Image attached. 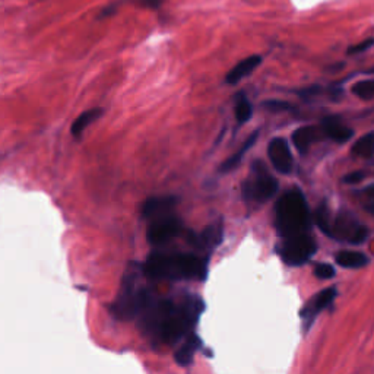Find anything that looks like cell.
<instances>
[{
  "label": "cell",
  "mask_w": 374,
  "mask_h": 374,
  "mask_svg": "<svg viewBox=\"0 0 374 374\" xmlns=\"http://www.w3.org/2000/svg\"><path fill=\"white\" fill-rule=\"evenodd\" d=\"M201 310V300L193 295H186L178 302L151 297L138 319L145 335L171 345L190 334Z\"/></svg>",
  "instance_id": "6da1fadb"
},
{
  "label": "cell",
  "mask_w": 374,
  "mask_h": 374,
  "mask_svg": "<svg viewBox=\"0 0 374 374\" xmlns=\"http://www.w3.org/2000/svg\"><path fill=\"white\" fill-rule=\"evenodd\" d=\"M145 276L149 279H199L203 281L208 274V259L194 253L162 251L149 254L142 265Z\"/></svg>",
  "instance_id": "7a4b0ae2"
},
{
  "label": "cell",
  "mask_w": 374,
  "mask_h": 374,
  "mask_svg": "<svg viewBox=\"0 0 374 374\" xmlns=\"http://www.w3.org/2000/svg\"><path fill=\"white\" fill-rule=\"evenodd\" d=\"M311 218L307 201L300 189H291L275 205V227L282 237L307 233Z\"/></svg>",
  "instance_id": "3957f363"
},
{
  "label": "cell",
  "mask_w": 374,
  "mask_h": 374,
  "mask_svg": "<svg viewBox=\"0 0 374 374\" xmlns=\"http://www.w3.org/2000/svg\"><path fill=\"white\" fill-rule=\"evenodd\" d=\"M141 275H143V266L132 262L127 266L120 293L111 307L116 319L129 320L138 318L148 302L151 300L153 295L141 283Z\"/></svg>",
  "instance_id": "277c9868"
},
{
  "label": "cell",
  "mask_w": 374,
  "mask_h": 374,
  "mask_svg": "<svg viewBox=\"0 0 374 374\" xmlns=\"http://www.w3.org/2000/svg\"><path fill=\"white\" fill-rule=\"evenodd\" d=\"M243 196L246 201H254L263 203L274 198L278 192V180L269 174L262 161H254L251 173L243 183Z\"/></svg>",
  "instance_id": "5b68a950"
},
{
  "label": "cell",
  "mask_w": 374,
  "mask_h": 374,
  "mask_svg": "<svg viewBox=\"0 0 374 374\" xmlns=\"http://www.w3.org/2000/svg\"><path fill=\"white\" fill-rule=\"evenodd\" d=\"M316 250V242L309 233L283 237L282 243L278 246L279 256L290 266H302L307 263Z\"/></svg>",
  "instance_id": "8992f818"
},
{
  "label": "cell",
  "mask_w": 374,
  "mask_h": 374,
  "mask_svg": "<svg viewBox=\"0 0 374 374\" xmlns=\"http://www.w3.org/2000/svg\"><path fill=\"white\" fill-rule=\"evenodd\" d=\"M367 228L360 224L352 214L343 211L332 218L331 233L329 237H334L339 242H347L350 244H361L367 238Z\"/></svg>",
  "instance_id": "52a82bcc"
},
{
  "label": "cell",
  "mask_w": 374,
  "mask_h": 374,
  "mask_svg": "<svg viewBox=\"0 0 374 374\" xmlns=\"http://www.w3.org/2000/svg\"><path fill=\"white\" fill-rule=\"evenodd\" d=\"M183 226L180 218H177L171 212L162 214L151 219V224L146 230V240L153 246H161L171 242L182 233Z\"/></svg>",
  "instance_id": "ba28073f"
},
{
  "label": "cell",
  "mask_w": 374,
  "mask_h": 374,
  "mask_svg": "<svg viewBox=\"0 0 374 374\" xmlns=\"http://www.w3.org/2000/svg\"><path fill=\"white\" fill-rule=\"evenodd\" d=\"M267 155L274 169L281 174H290L294 167V159L288 142L283 138H275L267 146Z\"/></svg>",
  "instance_id": "9c48e42d"
},
{
  "label": "cell",
  "mask_w": 374,
  "mask_h": 374,
  "mask_svg": "<svg viewBox=\"0 0 374 374\" xmlns=\"http://www.w3.org/2000/svg\"><path fill=\"white\" fill-rule=\"evenodd\" d=\"M325 137L332 139L338 143H345L354 137V130L343 123L339 117L329 116L325 117L322 122V129Z\"/></svg>",
  "instance_id": "30bf717a"
},
{
  "label": "cell",
  "mask_w": 374,
  "mask_h": 374,
  "mask_svg": "<svg viewBox=\"0 0 374 374\" xmlns=\"http://www.w3.org/2000/svg\"><path fill=\"white\" fill-rule=\"evenodd\" d=\"M222 222L218 221L215 224H211L208 226L202 233L199 234H192L190 235V242L196 247L206 250V251H212L222 240Z\"/></svg>",
  "instance_id": "8fae6325"
},
{
  "label": "cell",
  "mask_w": 374,
  "mask_h": 374,
  "mask_svg": "<svg viewBox=\"0 0 374 374\" xmlns=\"http://www.w3.org/2000/svg\"><path fill=\"white\" fill-rule=\"evenodd\" d=\"M335 297H336L335 287L320 291L318 295H314L311 300L307 303V306L302 310V318L304 320H313L322 310H325L326 307H329L334 303Z\"/></svg>",
  "instance_id": "7c38bea8"
},
{
  "label": "cell",
  "mask_w": 374,
  "mask_h": 374,
  "mask_svg": "<svg viewBox=\"0 0 374 374\" xmlns=\"http://www.w3.org/2000/svg\"><path fill=\"white\" fill-rule=\"evenodd\" d=\"M177 198L174 196H159V198H149L142 205V217L146 219H153L162 214L171 212V209L176 206Z\"/></svg>",
  "instance_id": "4fadbf2b"
},
{
  "label": "cell",
  "mask_w": 374,
  "mask_h": 374,
  "mask_svg": "<svg viewBox=\"0 0 374 374\" xmlns=\"http://www.w3.org/2000/svg\"><path fill=\"white\" fill-rule=\"evenodd\" d=\"M262 63V57L258 56V54H253V56H249L246 59H243L242 62H238L226 77V81L227 84L230 85H234L237 82H240L242 79H244L246 77H249V75L256 69L259 65Z\"/></svg>",
  "instance_id": "5bb4252c"
},
{
  "label": "cell",
  "mask_w": 374,
  "mask_h": 374,
  "mask_svg": "<svg viewBox=\"0 0 374 374\" xmlns=\"http://www.w3.org/2000/svg\"><path fill=\"white\" fill-rule=\"evenodd\" d=\"M319 129L314 126H304V127H298L293 133V143L297 148V151L300 154H306L310 146L319 139Z\"/></svg>",
  "instance_id": "9a60e30c"
},
{
  "label": "cell",
  "mask_w": 374,
  "mask_h": 374,
  "mask_svg": "<svg viewBox=\"0 0 374 374\" xmlns=\"http://www.w3.org/2000/svg\"><path fill=\"white\" fill-rule=\"evenodd\" d=\"M199 347H201V338L196 334L190 332L186 336V341H185L183 345L178 348V351L176 354V361L180 366H183V367L189 366L193 361L194 352L198 351Z\"/></svg>",
  "instance_id": "2e32d148"
},
{
  "label": "cell",
  "mask_w": 374,
  "mask_h": 374,
  "mask_svg": "<svg viewBox=\"0 0 374 374\" xmlns=\"http://www.w3.org/2000/svg\"><path fill=\"white\" fill-rule=\"evenodd\" d=\"M335 260L342 267L360 269L368 263V258L361 251L355 250H341L335 254Z\"/></svg>",
  "instance_id": "e0dca14e"
},
{
  "label": "cell",
  "mask_w": 374,
  "mask_h": 374,
  "mask_svg": "<svg viewBox=\"0 0 374 374\" xmlns=\"http://www.w3.org/2000/svg\"><path fill=\"white\" fill-rule=\"evenodd\" d=\"M258 137H259V132H253V133L250 134V137L246 139V142L242 145V148L238 149L237 153H234V155H231L227 161H224V162H222L221 171H222V173H228V171L234 170L235 167H238V164L242 162L243 155H244V154L249 151V149L254 145V142H256Z\"/></svg>",
  "instance_id": "ac0fdd59"
},
{
  "label": "cell",
  "mask_w": 374,
  "mask_h": 374,
  "mask_svg": "<svg viewBox=\"0 0 374 374\" xmlns=\"http://www.w3.org/2000/svg\"><path fill=\"white\" fill-rule=\"evenodd\" d=\"M101 116H102V109H91V110L82 113L72 125L70 132H72L73 137L79 138L81 134L85 132V129L91 123H94L95 120H98Z\"/></svg>",
  "instance_id": "d6986e66"
},
{
  "label": "cell",
  "mask_w": 374,
  "mask_h": 374,
  "mask_svg": "<svg viewBox=\"0 0 374 374\" xmlns=\"http://www.w3.org/2000/svg\"><path fill=\"white\" fill-rule=\"evenodd\" d=\"M351 153L355 157L360 158H370L374 155V132H368L366 133L364 137H361L358 139L354 145Z\"/></svg>",
  "instance_id": "ffe728a7"
},
{
  "label": "cell",
  "mask_w": 374,
  "mask_h": 374,
  "mask_svg": "<svg viewBox=\"0 0 374 374\" xmlns=\"http://www.w3.org/2000/svg\"><path fill=\"white\" fill-rule=\"evenodd\" d=\"M251 113H253L251 104L247 100V97L244 94H238L237 100H235V118H237V122L240 125L249 122L250 117H251Z\"/></svg>",
  "instance_id": "44dd1931"
},
{
  "label": "cell",
  "mask_w": 374,
  "mask_h": 374,
  "mask_svg": "<svg viewBox=\"0 0 374 374\" xmlns=\"http://www.w3.org/2000/svg\"><path fill=\"white\" fill-rule=\"evenodd\" d=\"M352 94L361 100H371L374 98V79L360 81L352 86Z\"/></svg>",
  "instance_id": "7402d4cb"
},
{
  "label": "cell",
  "mask_w": 374,
  "mask_h": 374,
  "mask_svg": "<svg viewBox=\"0 0 374 374\" xmlns=\"http://www.w3.org/2000/svg\"><path fill=\"white\" fill-rule=\"evenodd\" d=\"M316 224L319 226V228L326 234L329 235V233H331V224H332V218H331V214H329V208L326 206V203H322L318 211H316Z\"/></svg>",
  "instance_id": "603a6c76"
},
{
  "label": "cell",
  "mask_w": 374,
  "mask_h": 374,
  "mask_svg": "<svg viewBox=\"0 0 374 374\" xmlns=\"http://www.w3.org/2000/svg\"><path fill=\"white\" fill-rule=\"evenodd\" d=\"M314 275L319 279H331L335 276V269L329 263H318L314 266Z\"/></svg>",
  "instance_id": "cb8c5ba5"
},
{
  "label": "cell",
  "mask_w": 374,
  "mask_h": 374,
  "mask_svg": "<svg viewBox=\"0 0 374 374\" xmlns=\"http://www.w3.org/2000/svg\"><path fill=\"white\" fill-rule=\"evenodd\" d=\"M265 107L269 109V110H274V111H286V110H291V104L290 102H286V101H266L265 102Z\"/></svg>",
  "instance_id": "d4e9b609"
},
{
  "label": "cell",
  "mask_w": 374,
  "mask_h": 374,
  "mask_svg": "<svg viewBox=\"0 0 374 374\" xmlns=\"http://www.w3.org/2000/svg\"><path fill=\"white\" fill-rule=\"evenodd\" d=\"M374 46V38H368V40H364L363 42L360 44H355V46H351L348 49V54H358V53H364L366 50H368L370 47Z\"/></svg>",
  "instance_id": "484cf974"
},
{
  "label": "cell",
  "mask_w": 374,
  "mask_h": 374,
  "mask_svg": "<svg viewBox=\"0 0 374 374\" xmlns=\"http://www.w3.org/2000/svg\"><path fill=\"white\" fill-rule=\"evenodd\" d=\"M364 177H366L364 171H354L343 177V182H345L347 185H357V183H360Z\"/></svg>",
  "instance_id": "4316f807"
},
{
  "label": "cell",
  "mask_w": 374,
  "mask_h": 374,
  "mask_svg": "<svg viewBox=\"0 0 374 374\" xmlns=\"http://www.w3.org/2000/svg\"><path fill=\"white\" fill-rule=\"evenodd\" d=\"M137 2L145 8H158L162 3V0H137Z\"/></svg>",
  "instance_id": "83f0119b"
},
{
  "label": "cell",
  "mask_w": 374,
  "mask_h": 374,
  "mask_svg": "<svg viewBox=\"0 0 374 374\" xmlns=\"http://www.w3.org/2000/svg\"><path fill=\"white\" fill-rule=\"evenodd\" d=\"M361 193H363V194H366V196H368L370 199H371V198H374V185H371L370 187L364 189Z\"/></svg>",
  "instance_id": "f1b7e54d"
},
{
  "label": "cell",
  "mask_w": 374,
  "mask_h": 374,
  "mask_svg": "<svg viewBox=\"0 0 374 374\" xmlns=\"http://www.w3.org/2000/svg\"><path fill=\"white\" fill-rule=\"evenodd\" d=\"M366 209H367V212H370V214H373V215H374V202H371L370 205H367V206H366Z\"/></svg>",
  "instance_id": "f546056e"
}]
</instances>
